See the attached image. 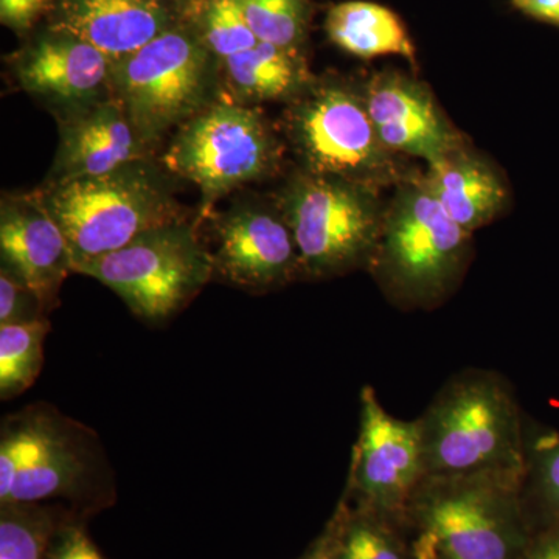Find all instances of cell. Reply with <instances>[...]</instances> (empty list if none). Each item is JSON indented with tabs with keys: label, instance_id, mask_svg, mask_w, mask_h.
<instances>
[{
	"label": "cell",
	"instance_id": "1",
	"mask_svg": "<svg viewBox=\"0 0 559 559\" xmlns=\"http://www.w3.org/2000/svg\"><path fill=\"white\" fill-rule=\"evenodd\" d=\"M117 500L97 433L47 403L7 415L0 428V503H61L83 518Z\"/></svg>",
	"mask_w": 559,
	"mask_h": 559
},
{
	"label": "cell",
	"instance_id": "2",
	"mask_svg": "<svg viewBox=\"0 0 559 559\" xmlns=\"http://www.w3.org/2000/svg\"><path fill=\"white\" fill-rule=\"evenodd\" d=\"M417 423L426 477H524L527 428L513 390L496 371L454 374Z\"/></svg>",
	"mask_w": 559,
	"mask_h": 559
},
{
	"label": "cell",
	"instance_id": "3",
	"mask_svg": "<svg viewBox=\"0 0 559 559\" xmlns=\"http://www.w3.org/2000/svg\"><path fill=\"white\" fill-rule=\"evenodd\" d=\"M524 477H425L406 513L417 559H518L533 527Z\"/></svg>",
	"mask_w": 559,
	"mask_h": 559
},
{
	"label": "cell",
	"instance_id": "4",
	"mask_svg": "<svg viewBox=\"0 0 559 559\" xmlns=\"http://www.w3.org/2000/svg\"><path fill=\"white\" fill-rule=\"evenodd\" d=\"M171 178L160 160L146 159L105 175L46 182L33 194L60 226L75 266L186 219Z\"/></svg>",
	"mask_w": 559,
	"mask_h": 559
},
{
	"label": "cell",
	"instance_id": "5",
	"mask_svg": "<svg viewBox=\"0 0 559 559\" xmlns=\"http://www.w3.org/2000/svg\"><path fill=\"white\" fill-rule=\"evenodd\" d=\"M221 62L189 25L178 24L114 62L112 97L154 148L223 95Z\"/></svg>",
	"mask_w": 559,
	"mask_h": 559
},
{
	"label": "cell",
	"instance_id": "6",
	"mask_svg": "<svg viewBox=\"0 0 559 559\" xmlns=\"http://www.w3.org/2000/svg\"><path fill=\"white\" fill-rule=\"evenodd\" d=\"M469 235L418 179L401 191L382 221L371 271L396 300L430 307L443 299L462 275Z\"/></svg>",
	"mask_w": 559,
	"mask_h": 559
},
{
	"label": "cell",
	"instance_id": "7",
	"mask_svg": "<svg viewBox=\"0 0 559 559\" xmlns=\"http://www.w3.org/2000/svg\"><path fill=\"white\" fill-rule=\"evenodd\" d=\"M198 224L183 219L145 231L123 248L75 264L73 274L98 280L145 322H165L213 280Z\"/></svg>",
	"mask_w": 559,
	"mask_h": 559
},
{
	"label": "cell",
	"instance_id": "8",
	"mask_svg": "<svg viewBox=\"0 0 559 559\" xmlns=\"http://www.w3.org/2000/svg\"><path fill=\"white\" fill-rule=\"evenodd\" d=\"M275 205L296 240L301 277L370 266L384 221L371 187L304 171L280 191Z\"/></svg>",
	"mask_w": 559,
	"mask_h": 559
},
{
	"label": "cell",
	"instance_id": "9",
	"mask_svg": "<svg viewBox=\"0 0 559 559\" xmlns=\"http://www.w3.org/2000/svg\"><path fill=\"white\" fill-rule=\"evenodd\" d=\"M280 145L267 121L250 106L221 95L175 132L160 164L201 190L200 221L221 198L277 170Z\"/></svg>",
	"mask_w": 559,
	"mask_h": 559
},
{
	"label": "cell",
	"instance_id": "10",
	"mask_svg": "<svg viewBox=\"0 0 559 559\" xmlns=\"http://www.w3.org/2000/svg\"><path fill=\"white\" fill-rule=\"evenodd\" d=\"M286 134L305 171L371 187L393 171L364 97L344 84H311L286 112Z\"/></svg>",
	"mask_w": 559,
	"mask_h": 559
},
{
	"label": "cell",
	"instance_id": "11",
	"mask_svg": "<svg viewBox=\"0 0 559 559\" xmlns=\"http://www.w3.org/2000/svg\"><path fill=\"white\" fill-rule=\"evenodd\" d=\"M425 477L417 419L393 417L366 385L360 392L359 436L344 491L349 503L406 525L407 509Z\"/></svg>",
	"mask_w": 559,
	"mask_h": 559
},
{
	"label": "cell",
	"instance_id": "12",
	"mask_svg": "<svg viewBox=\"0 0 559 559\" xmlns=\"http://www.w3.org/2000/svg\"><path fill=\"white\" fill-rule=\"evenodd\" d=\"M213 278L260 294L282 288L301 277L299 250L293 231L275 205L237 202L213 216Z\"/></svg>",
	"mask_w": 559,
	"mask_h": 559
},
{
	"label": "cell",
	"instance_id": "13",
	"mask_svg": "<svg viewBox=\"0 0 559 559\" xmlns=\"http://www.w3.org/2000/svg\"><path fill=\"white\" fill-rule=\"evenodd\" d=\"M112 66L86 40L51 28L13 62L22 90L46 103L57 117L112 97Z\"/></svg>",
	"mask_w": 559,
	"mask_h": 559
},
{
	"label": "cell",
	"instance_id": "14",
	"mask_svg": "<svg viewBox=\"0 0 559 559\" xmlns=\"http://www.w3.org/2000/svg\"><path fill=\"white\" fill-rule=\"evenodd\" d=\"M2 267L16 275L43 301L57 307L62 282L73 274L68 241L35 194L5 197L0 207Z\"/></svg>",
	"mask_w": 559,
	"mask_h": 559
},
{
	"label": "cell",
	"instance_id": "15",
	"mask_svg": "<svg viewBox=\"0 0 559 559\" xmlns=\"http://www.w3.org/2000/svg\"><path fill=\"white\" fill-rule=\"evenodd\" d=\"M60 145L47 182L105 175L132 164L154 159L150 145L116 98L58 117Z\"/></svg>",
	"mask_w": 559,
	"mask_h": 559
},
{
	"label": "cell",
	"instance_id": "16",
	"mask_svg": "<svg viewBox=\"0 0 559 559\" xmlns=\"http://www.w3.org/2000/svg\"><path fill=\"white\" fill-rule=\"evenodd\" d=\"M367 112L382 145L432 162L457 148L436 103L425 87L400 75H378L366 94Z\"/></svg>",
	"mask_w": 559,
	"mask_h": 559
},
{
	"label": "cell",
	"instance_id": "17",
	"mask_svg": "<svg viewBox=\"0 0 559 559\" xmlns=\"http://www.w3.org/2000/svg\"><path fill=\"white\" fill-rule=\"evenodd\" d=\"M51 31L86 40L116 62L178 25L157 0H57Z\"/></svg>",
	"mask_w": 559,
	"mask_h": 559
},
{
	"label": "cell",
	"instance_id": "18",
	"mask_svg": "<svg viewBox=\"0 0 559 559\" xmlns=\"http://www.w3.org/2000/svg\"><path fill=\"white\" fill-rule=\"evenodd\" d=\"M423 182L448 215L468 231L495 219L507 198L498 175L485 162L459 150L429 164Z\"/></svg>",
	"mask_w": 559,
	"mask_h": 559
},
{
	"label": "cell",
	"instance_id": "19",
	"mask_svg": "<svg viewBox=\"0 0 559 559\" xmlns=\"http://www.w3.org/2000/svg\"><path fill=\"white\" fill-rule=\"evenodd\" d=\"M223 95L250 106L263 102L296 100L311 86L307 66L296 49L259 43L221 64Z\"/></svg>",
	"mask_w": 559,
	"mask_h": 559
},
{
	"label": "cell",
	"instance_id": "20",
	"mask_svg": "<svg viewBox=\"0 0 559 559\" xmlns=\"http://www.w3.org/2000/svg\"><path fill=\"white\" fill-rule=\"evenodd\" d=\"M330 39L348 53L359 58L400 57L414 60V44L406 27L392 10L373 2H342L326 17Z\"/></svg>",
	"mask_w": 559,
	"mask_h": 559
},
{
	"label": "cell",
	"instance_id": "21",
	"mask_svg": "<svg viewBox=\"0 0 559 559\" xmlns=\"http://www.w3.org/2000/svg\"><path fill=\"white\" fill-rule=\"evenodd\" d=\"M336 536L330 559H417L406 525L349 503L342 495L333 513Z\"/></svg>",
	"mask_w": 559,
	"mask_h": 559
},
{
	"label": "cell",
	"instance_id": "22",
	"mask_svg": "<svg viewBox=\"0 0 559 559\" xmlns=\"http://www.w3.org/2000/svg\"><path fill=\"white\" fill-rule=\"evenodd\" d=\"M522 499L533 530L559 524V430L527 428Z\"/></svg>",
	"mask_w": 559,
	"mask_h": 559
},
{
	"label": "cell",
	"instance_id": "23",
	"mask_svg": "<svg viewBox=\"0 0 559 559\" xmlns=\"http://www.w3.org/2000/svg\"><path fill=\"white\" fill-rule=\"evenodd\" d=\"M72 513L61 503H0V559H46L51 536Z\"/></svg>",
	"mask_w": 559,
	"mask_h": 559
},
{
	"label": "cell",
	"instance_id": "24",
	"mask_svg": "<svg viewBox=\"0 0 559 559\" xmlns=\"http://www.w3.org/2000/svg\"><path fill=\"white\" fill-rule=\"evenodd\" d=\"M49 319L0 326V399H16L38 380Z\"/></svg>",
	"mask_w": 559,
	"mask_h": 559
},
{
	"label": "cell",
	"instance_id": "25",
	"mask_svg": "<svg viewBox=\"0 0 559 559\" xmlns=\"http://www.w3.org/2000/svg\"><path fill=\"white\" fill-rule=\"evenodd\" d=\"M194 9L193 31L221 62L259 44L242 13L240 0H201Z\"/></svg>",
	"mask_w": 559,
	"mask_h": 559
},
{
	"label": "cell",
	"instance_id": "26",
	"mask_svg": "<svg viewBox=\"0 0 559 559\" xmlns=\"http://www.w3.org/2000/svg\"><path fill=\"white\" fill-rule=\"evenodd\" d=\"M240 5L259 43L296 49L307 21L305 0H240Z\"/></svg>",
	"mask_w": 559,
	"mask_h": 559
},
{
	"label": "cell",
	"instance_id": "27",
	"mask_svg": "<svg viewBox=\"0 0 559 559\" xmlns=\"http://www.w3.org/2000/svg\"><path fill=\"white\" fill-rule=\"evenodd\" d=\"M47 314L39 297L16 275L0 267V326L36 322Z\"/></svg>",
	"mask_w": 559,
	"mask_h": 559
},
{
	"label": "cell",
	"instance_id": "28",
	"mask_svg": "<svg viewBox=\"0 0 559 559\" xmlns=\"http://www.w3.org/2000/svg\"><path fill=\"white\" fill-rule=\"evenodd\" d=\"M86 520L75 513L66 518L51 536L46 559H108L87 533Z\"/></svg>",
	"mask_w": 559,
	"mask_h": 559
},
{
	"label": "cell",
	"instance_id": "29",
	"mask_svg": "<svg viewBox=\"0 0 559 559\" xmlns=\"http://www.w3.org/2000/svg\"><path fill=\"white\" fill-rule=\"evenodd\" d=\"M57 0H0V21L11 31L25 33L47 11L55 9Z\"/></svg>",
	"mask_w": 559,
	"mask_h": 559
},
{
	"label": "cell",
	"instance_id": "30",
	"mask_svg": "<svg viewBox=\"0 0 559 559\" xmlns=\"http://www.w3.org/2000/svg\"><path fill=\"white\" fill-rule=\"evenodd\" d=\"M518 559H559V524L533 530Z\"/></svg>",
	"mask_w": 559,
	"mask_h": 559
},
{
	"label": "cell",
	"instance_id": "31",
	"mask_svg": "<svg viewBox=\"0 0 559 559\" xmlns=\"http://www.w3.org/2000/svg\"><path fill=\"white\" fill-rule=\"evenodd\" d=\"M513 3L528 16L559 27V0H513Z\"/></svg>",
	"mask_w": 559,
	"mask_h": 559
},
{
	"label": "cell",
	"instance_id": "32",
	"mask_svg": "<svg viewBox=\"0 0 559 559\" xmlns=\"http://www.w3.org/2000/svg\"><path fill=\"white\" fill-rule=\"evenodd\" d=\"M334 536H336V520H334V516H331L318 538L312 540L308 549L296 559H330Z\"/></svg>",
	"mask_w": 559,
	"mask_h": 559
},
{
	"label": "cell",
	"instance_id": "33",
	"mask_svg": "<svg viewBox=\"0 0 559 559\" xmlns=\"http://www.w3.org/2000/svg\"><path fill=\"white\" fill-rule=\"evenodd\" d=\"M157 2L165 3V5L170 7V3H182V2H193V0H157Z\"/></svg>",
	"mask_w": 559,
	"mask_h": 559
}]
</instances>
